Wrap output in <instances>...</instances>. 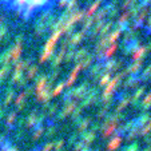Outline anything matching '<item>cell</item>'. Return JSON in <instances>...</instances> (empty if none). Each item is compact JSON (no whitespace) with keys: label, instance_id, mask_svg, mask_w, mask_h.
Instances as JSON below:
<instances>
[{"label":"cell","instance_id":"obj_26","mask_svg":"<svg viewBox=\"0 0 151 151\" xmlns=\"http://www.w3.org/2000/svg\"><path fill=\"white\" fill-rule=\"evenodd\" d=\"M98 71H99V66H96L94 70H92V75H96V74H98Z\"/></svg>","mask_w":151,"mask_h":151},{"label":"cell","instance_id":"obj_20","mask_svg":"<svg viewBox=\"0 0 151 151\" xmlns=\"http://www.w3.org/2000/svg\"><path fill=\"white\" fill-rule=\"evenodd\" d=\"M137 82H138V79H135V78L132 79V78H131V79L127 80V84H126V86H127V87H131V86H135V84H137Z\"/></svg>","mask_w":151,"mask_h":151},{"label":"cell","instance_id":"obj_21","mask_svg":"<svg viewBox=\"0 0 151 151\" xmlns=\"http://www.w3.org/2000/svg\"><path fill=\"white\" fill-rule=\"evenodd\" d=\"M74 107H75V103H68V104L66 106V109H64V114H66L67 111L70 112V111H71L72 109H74Z\"/></svg>","mask_w":151,"mask_h":151},{"label":"cell","instance_id":"obj_18","mask_svg":"<svg viewBox=\"0 0 151 151\" xmlns=\"http://www.w3.org/2000/svg\"><path fill=\"white\" fill-rule=\"evenodd\" d=\"M63 88H64V84H63V83H60V84L54 90V95H59L60 92H62V90H63Z\"/></svg>","mask_w":151,"mask_h":151},{"label":"cell","instance_id":"obj_12","mask_svg":"<svg viewBox=\"0 0 151 151\" xmlns=\"http://www.w3.org/2000/svg\"><path fill=\"white\" fill-rule=\"evenodd\" d=\"M91 62H92V56H87L84 60H83V63H79L80 68H87V67L91 64Z\"/></svg>","mask_w":151,"mask_h":151},{"label":"cell","instance_id":"obj_9","mask_svg":"<svg viewBox=\"0 0 151 151\" xmlns=\"http://www.w3.org/2000/svg\"><path fill=\"white\" fill-rule=\"evenodd\" d=\"M86 54H87V51H86L84 48L80 50V51H75V55H74L75 60H76V62H80V60H82L83 58L86 56Z\"/></svg>","mask_w":151,"mask_h":151},{"label":"cell","instance_id":"obj_15","mask_svg":"<svg viewBox=\"0 0 151 151\" xmlns=\"http://www.w3.org/2000/svg\"><path fill=\"white\" fill-rule=\"evenodd\" d=\"M115 50H116V44L114 43V44H112L111 47H109V48H107V51H106V54H104V55H106V56H111V55L115 52Z\"/></svg>","mask_w":151,"mask_h":151},{"label":"cell","instance_id":"obj_23","mask_svg":"<svg viewBox=\"0 0 151 151\" xmlns=\"http://www.w3.org/2000/svg\"><path fill=\"white\" fill-rule=\"evenodd\" d=\"M74 55H75V50H70L68 54H67V60H71L74 58Z\"/></svg>","mask_w":151,"mask_h":151},{"label":"cell","instance_id":"obj_25","mask_svg":"<svg viewBox=\"0 0 151 151\" xmlns=\"http://www.w3.org/2000/svg\"><path fill=\"white\" fill-rule=\"evenodd\" d=\"M128 16H130V15H128V12H127V14H124V15H123V16H120V19H119V23H124V22H126V19H127Z\"/></svg>","mask_w":151,"mask_h":151},{"label":"cell","instance_id":"obj_22","mask_svg":"<svg viewBox=\"0 0 151 151\" xmlns=\"http://www.w3.org/2000/svg\"><path fill=\"white\" fill-rule=\"evenodd\" d=\"M143 92H145V87H143V88H139V90H138V91H137V92H135V96H134V100H135V99H138V98H139V96H140V95H142V94H143Z\"/></svg>","mask_w":151,"mask_h":151},{"label":"cell","instance_id":"obj_4","mask_svg":"<svg viewBox=\"0 0 151 151\" xmlns=\"http://www.w3.org/2000/svg\"><path fill=\"white\" fill-rule=\"evenodd\" d=\"M86 90H87V84H82L80 87H78L76 90H74V91L71 92L72 95H74L75 98H79V96H82L83 94L86 92Z\"/></svg>","mask_w":151,"mask_h":151},{"label":"cell","instance_id":"obj_2","mask_svg":"<svg viewBox=\"0 0 151 151\" xmlns=\"http://www.w3.org/2000/svg\"><path fill=\"white\" fill-rule=\"evenodd\" d=\"M83 16H84V12H83V11L76 12V14H74L71 17H70V19H68V22H67V23L64 24V26H63V27H71V26H74V23H76L78 20H80Z\"/></svg>","mask_w":151,"mask_h":151},{"label":"cell","instance_id":"obj_13","mask_svg":"<svg viewBox=\"0 0 151 151\" xmlns=\"http://www.w3.org/2000/svg\"><path fill=\"white\" fill-rule=\"evenodd\" d=\"M145 54H146V48H145V47H142V48L137 50V52H135V54L132 55V58H134L135 60H138L140 56H142V55H145Z\"/></svg>","mask_w":151,"mask_h":151},{"label":"cell","instance_id":"obj_11","mask_svg":"<svg viewBox=\"0 0 151 151\" xmlns=\"http://www.w3.org/2000/svg\"><path fill=\"white\" fill-rule=\"evenodd\" d=\"M110 80H111V74H110V72H106L104 76L100 79V83H99V84H100V86H106V84H109V83H110Z\"/></svg>","mask_w":151,"mask_h":151},{"label":"cell","instance_id":"obj_7","mask_svg":"<svg viewBox=\"0 0 151 151\" xmlns=\"http://www.w3.org/2000/svg\"><path fill=\"white\" fill-rule=\"evenodd\" d=\"M140 67H142V62H139V60H138V62H135L134 64H131V66L128 67L126 72H132V74H135V72H137Z\"/></svg>","mask_w":151,"mask_h":151},{"label":"cell","instance_id":"obj_8","mask_svg":"<svg viewBox=\"0 0 151 151\" xmlns=\"http://www.w3.org/2000/svg\"><path fill=\"white\" fill-rule=\"evenodd\" d=\"M64 54H66V44L62 47V50L59 51V55H58L56 58H55V62H54V64H59L60 62H62V59L64 58Z\"/></svg>","mask_w":151,"mask_h":151},{"label":"cell","instance_id":"obj_16","mask_svg":"<svg viewBox=\"0 0 151 151\" xmlns=\"http://www.w3.org/2000/svg\"><path fill=\"white\" fill-rule=\"evenodd\" d=\"M111 26H112V23H107V24H104V26L102 27V28H100V34L102 35H104V34H107V32H109V29L111 28Z\"/></svg>","mask_w":151,"mask_h":151},{"label":"cell","instance_id":"obj_17","mask_svg":"<svg viewBox=\"0 0 151 151\" xmlns=\"http://www.w3.org/2000/svg\"><path fill=\"white\" fill-rule=\"evenodd\" d=\"M150 104H151V92L146 96V99L143 100V106H145V107H148Z\"/></svg>","mask_w":151,"mask_h":151},{"label":"cell","instance_id":"obj_27","mask_svg":"<svg viewBox=\"0 0 151 151\" xmlns=\"http://www.w3.org/2000/svg\"><path fill=\"white\" fill-rule=\"evenodd\" d=\"M68 0H60V6H66Z\"/></svg>","mask_w":151,"mask_h":151},{"label":"cell","instance_id":"obj_10","mask_svg":"<svg viewBox=\"0 0 151 151\" xmlns=\"http://www.w3.org/2000/svg\"><path fill=\"white\" fill-rule=\"evenodd\" d=\"M100 1H102V0H96V1H95V3L92 4L91 7H90V8H88V11H87V16H91V15L94 14L95 11H96V8L100 6Z\"/></svg>","mask_w":151,"mask_h":151},{"label":"cell","instance_id":"obj_5","mask_svg":"<svg viewBox=\"0 0 151 151\" xmlns=\"http://www.w3.org/2000/svg\"><path fill=\"white\" fill-rule=\"evenodd\" d=\"M83 35H84V32H78V34H75L74 36L70 39V43H71L72 46H75V44H78V43H80L82 42V39H83Z\"/></svg>","mask_w":151,"mask_h":151},{"label":"cell","instance_id":"obj_19","mask_svg":"<svg viewBox=\"0 0 151 151\" xmlns=\"http://www.w3.org/2000/svg\"><path fill=\"white\" fill-rule=\"evenodd\" d=\"M150 74H151V64L145 70V74L142 75V79H146V78H148V75H150Z\"/></svg>","mask_w":151,"mask_h":151},{"label":"cell","instance_id":"obj_24","mask_svg":"<svg viewBox=\"0 0 151 151\" xmlns=\"http://www.w3.org/2000/svg\"><path fill=\"white\" fill-rule=\"evenodd\" d=\"M134 1H135V0H126L124 4H123V8H127V7H130L132 3H134Z\"/></svg>","mask_w":151,"mask_h":151},{"label":"cell","instance_id":"obj_3","mask_svg":"<svg viewBox=\"0 0 151 151\" xmlns=\"http://www.w3.org/2000/svg\"><path fill=\"white\" fill-rule=\"evenodd\" d=\"M79 71H80V64H78V66L74 68V71H72V74H71V76H70V79L67 80V83H66L67 86H71L72 83L75 82V79H76V76H78V72H79Z\"/></svg>","mask_w":151,"mask_h":151},{"label":"cell","instance_id":"obj_28","mask_svg":"<svg viewBox=\"0 0 151 151\" xmlns=\"http://www.w3.org/2000/svg\"><path fill=\"white\" fill-rule=\"evenodd\" d=\"M148 24H150V27H151V17H150V20H148Z\"/></svg>","mask_w":151,"mask_h":151},{"label":"cell","instance_id":"obj_1","mask_svg":"<svg viewBox=\"0 0 151 151\" xmlns=\"http://www.w3.org/2000/svg\"><path fill=\"white\" fill-rule=\"evenodd\" d=\"M123 75H124V72H122V74H118L114 78V79H111V80H110L109 86L106 87L104 92H103V98H104V99H109V98H110V95L112 94V91H114V88H115V87H116L118 82H119V80L122 79V76H123Z\"/></svg>","mask_w":151,"mask_h":151},{"label":"cell","instance_id":"obj_6","mask_svg":"<svg viewBox=\"0 0 151 151\" xmlns=\"http://www.w3.org/2000/svg\"><path fill=\"white\" fill-rule=\"evenodd\" d=\"M119 35H120V29H116L115 32L110 34L109 36L106 37V39H107V43H109V44H111V43H115V40H116L118 37H119Z\"/></svg>","mask_w":151,"mask_h":151},{"label":"cell","instance_id":"obj_14","mask_svg":"<svg viewBox=\"0 0 151 151\" xmlns=\"http://www.w3.org/2000/svg\"><path fill=\"white\" fill-rule=\"evenodd\" d=\"M146 15H147V9H143V11L140 12L139 15H138V17H137V26H139V24L142 23L143 19L146 17Z\"/></svg>","mask_w":151,"mask_h":151}]
</instances>
